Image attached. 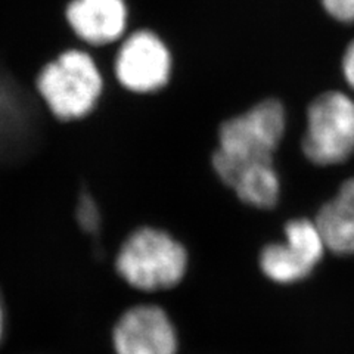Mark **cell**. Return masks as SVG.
Masks as SVG:
<instances>
[{
  "label": "cell",
  "instance_id": "1",
  "mask_svg": "<svg viewBox=\"0 0 354 354\" xmlns=\"http://www.w3.org/2000/svg\"><path fill=\"white\" fill-rule=\"evenodd\" d=\"M286 130L285 106L278 99H264L221 123L213 169L226 186L245 167L273 162Z\"/></svg>",
  "mask_w": 354,
  "mask_h": 354
},
{
  "label": "cell",
  "instance_id": "2",
  "mask_svg": "<svg viewBox=\"0 0 354 354\" xmlns=\"http://www.w3.org/2000/svg\"><path fill=\"white\" fill-rule=\"evenodd\" d=\"M187 251L176 238L157 227H140L121 243L115 269L139 291L157 292L179 285L187 270Z\"/></svg>",
  "mask_w": 354,
  "mask_h": 354
},
{
  "label": "cell",
  "instance_id": "3",
  "mask_svg": "<svg viewBox=\"0 0 354 354\" xmlns=\"http://www.w3.org/2000/svg\"><path fill=\"white\" fill-rule=\"evenodd\" d=\"M39 97L61 121L91 114L104 91V79L95 59L84 50L68 49L44 64L36 75Z\"/></svg>",
  "mask_w": 354,
  "mask_h": 354
},
{
  "label": "cell",
  "instance_id": "4",
  "mask_svg": "<svg viewBox=\"0 0 354 354\" xmlns=\"http://www.w3.org/2000/svg\"><path fill=\"white\" fill-rule=\"evenodd\" d=\"M304 157L315 165H338L354 155V99L338 91L316 96L307 108L301 139Z\"/></svg>",
  "mask_w": 354,
  "mask_h": 354
},
{
  "label": "cell",
  "instance_id": "5",
  "mask_svg": "<svg viewBox=\"0 0 354 354\" xmlns=\"http://www.w3.org/2000/svg\"><path fill=\"white\" fill-rule=\"evenodd\" d=\"M285 239L266 245L259 264L269 281L281 285L301 282L322 261L326 245L315 220L292 218L285 225Z\"/></svg>",
  "mask_w": 354,
  "mask_h": 354
},
{
  "label": "cell",
  "instance_id": "6",
  "mask_svg": "<svg viewBox=\"0 0 354 354\" xmlns=\"http://www.w3.org/2000/svg\"><path fill=\"white\" fill-rule=\"evenodd\" d=\"M171 64V53L164 40L153 31L138 30L121 43L114 73L129 92L145 95L169 83Z\"/></svg>",
  "mask_w": 354,
  "mask_h": 354
},
{
  "label": "cell",
  "instance_id": "7",
  "mask_svg": "<svg viewBox=\"0 0 354 354\" xmlns=\"http://www.w3.org/2000/svg\"><path fill=\"white\" fill-rule=\"evenodd\" d=\"M115 354H177L179 335L171 317L155 304L127 308L113 328Z\"/></svg>",
  "mask_w": 354,
  "mask_h": 354
},
{
  "label": "cell",
  "instance_id": "8",
  "mask_svg": "<svg viewBox=\"0 0 354 354\" xmlns=\"http://www.w3.org/2000/svg\"><path fill=\"white\" fill-rule=\"evenodd\" d=\"M65 19L77 39L105 46L124 35L129 21L126 0H70Z\"/></svg>",
  "mask_w": 354,
  "mask_h": 354
},
{
  "label": "cell",
  "instance_id": "9",
  "mask_svg": "<svg viewBox=\"0 0 354 354\" xmlns=\"http://www.w3.org/2000/svg\"><path fill=\"white\" fill-rule=\"evenodd\" d=\"M315 221L326 250L338 256H354V176L320 207Z\"/></svg>",
  "mask_w": 354,
  "mask_h": 354
},
{
  "label": "cell",
  "instance_id": "10",
  "mask_svg": "<svg viewBox=\"0 0 354 354\" xmlns=\"http://www.w3.org/2000/svg\"><path fill=\"white\" fill-rule=\"evenodd\" d=\"M227 186L239 201L259 209L273 208L281 198V180L273 162L242 169Z\"/></svg>",
  "mask_w": 354,
  "mask_h": 354
},
{
  "label": "cell",
  "instance_id": "11",
  "mask_svg": "<svg viewBox=\"0 0 354 354\" xmlns=\"http://www.w3.org/2000/svg\"><path fill=\"white\" fill-rule=\"evenodd\" d=\"M77 221L87 232V234H96L101 227V212L88 194H82L77 204Z\"/></svg>",
  "mask_w": 354,
  "mask_h": 354
},
{
  "label": "cell",
  "instance_id": "12",
  "mask_svg": "<svg viewBox=\"0 0 354 354\" xmlns=\"http://www.w3.org/2000/svg\"><path fill=\"white\" fill-rule=\"evenodd\" d=\"M325 12L341 24H354V0H320Z\"/></svg>",
  "mask_w": 354,
  "mask_h": 354
},
{
  "label": "cell",
  "instance_id": "13",
  "mask_svg": "<svg viewBox=\"0 0 354 354\" xmlns=\"http://www.w3.org/2000/svg\"><path fill=\"white\" fill-rule=\"evenodd\" d=\"M341 68H342V75H344L346 83L354 92V39L347 44L344 55H342Z\"/></svg>",
  "mask_w": 354,
  "mask_h": 354
},
{
  "label": "cell",
  "instance_id": "14",
  "mask_svg": "<svg viewBox=\"0 0 354 354\" xmlns=\"http://www.w3.org/2000/svg\"><path fill=\"white\" fill-rule=\"evenodd\" d=\"M3 330H5V308L2 303V297H0V339L3 337Z\"/></svg>",
  "mask_w": 354,
  "mask_h": 354
}]
</instances>
